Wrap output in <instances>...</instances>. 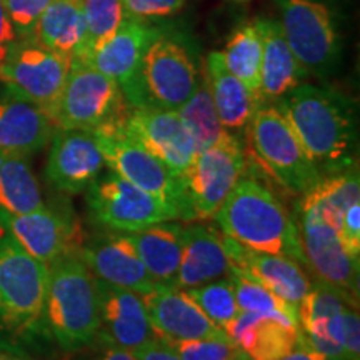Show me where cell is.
<instances>
[{
  "instance_id": "277c9868",
  "label": "cell",
  "mask_w": 360,
  "mask_h": 360,
  "mask_svg": "<svg viewBox=\"0 0 360 360\" xmlns=\"http://www.w3.org/2000/svg\"><path fill=\"white\" fill-rule=\"evenodd\" d=\"M49 265L32 257L0 227V332L15 339L47 334Z\"/></svg>"
},
{
  "instance_id": "603a6c76",
  "label": "cell",
  "mask_w": 360,
  "mask_h": 360,
  "mask_svg": "<svg viewBox=\"0 0 360 360\" xmlns=\"http://www.w3.org/2000/svg\"><path fill=\"white\" fill-rule=\"evenodd\" d=\"M56 124L35 103L13 96L0 94V152L30 157L52 141Z\"/></svg>"
},
{
  "instance_id": "7bdbcfd3",
  "label": "cell",
  "mask_w": 360,
  "mask_h": 360,
  "mask_svg": "<svg viewBox=\"0 0 360 360\" xmlns=\"http://www.w3.org/2000/svg\"><path fill=\"white\" fill-rule=\"evenodd\" d=\"M19 39L17 37L15 30H13V25L11 19H8L6 7H4L2 0H0V62L6 57V53L11 49V45Z\"/></svg>"
},
{
  "instance_id": "8d00e7d4",
  "label": "cell",
  "mask_w": 360,
  "mask_h": 360,
  "mask_svg": "<svg viewBox=\"0 0 360 360\" xmlns=\"http://www.w3.org/2000/svg\"><path fill=\"white\" fill-rule=\"evenodd\" d=\"M182 360H236L240 350L229 339L167 342Z\"/></svg>"
},
{
  "instance_id": "d6986e66",
  "label": "cell",
  "mask_w": 360,
  "mask_h": 360,
  "mask_svg": "<svg viewBox=\"0 0 360 360\" xmlns=\"http://www.w3.org/2000/svg\"><path fill=\"white\" fill-rule=\"evenodd\" d=\"M96 287L101 310V332L97 339L130 352L159 339L152 328L142 295L98 281L97 277Z\"/></svg>"
},
{
  "instance_id": "b9f144b4",
  "label": "cell",
  "mask_w": 360,
  "mask_h": 360,
  "mask_svg": "<svg viewBox=\"0 0 360 360\" xmlns=\"http://www.w3.org/2000/svg\"><path fill=\"white\" fill-rule=\"evenodd\" d=\"M135 360H182L179 354L162 339H154L134 350Z\"/></svg>"
},
{
  "instance_id": "ab89813d",
  "label": "cell",
  "mask_w": 360,
  "mask_h": 360,
  "mask_svg": "<svg viewBox=\"0 0 360 360\" xmlns=\"http://www.w3.org/2000/svg\"><path fill=\"white\" fill-rule=\"evenodd\" d=\"M339 237L344 249L354 259H360V204L349 207L342 219Z\"/></svg>"
},
{
  "instance_id": "7dc6e473",
  "label": "cell",
  "mask_w": 360,
  "mask_h": 360,
  "mask_svg": "<svg viewBox=\"0 0 360 360\" xmlns=\"http://www.w3.org/2000/svg\"><path fill=\"white\" fill-rule=\"evenodd\" d=\"M237 2H245V0H237Z\"/></svg>"
},
{
  "instance_id": "ba28073f",
  "label": "cell",
  "mask_w": 360,
  "mask_h": 360,
  "mask_svg": "<svg viewBox=\"0 0 360 360\" xmlns=\"http://www.w3.org/2000/svg\"><path fill=\"white\" fill-rule=\"evenodd\" d=\"M281 29L309 77L327 79L339 69L340 35L334 12L323 0H276Z\"/></svg>"
},
{
  "instance_id": "5bb4252c",
  "label": "cell",
  "mask_w": 360,
  "mask_h": 360,
  "mask_svg": "<svg viewBox=\"0 0 360 360\" xmlns=\"http://www.w3.org/2000/svg\"><path fill=\"white\" fill-rule=\"evenodd\" d=\"M297 229L305 265L321 281L359 299L360 259H354L342 245L339 231L328 224L314 205L300 200L297 205Z\"/></svg>"
},
{
  "instance_id": "484cf974",
  "label": "cell",
  "mask_w": 360,
  "mask_h": 360,
  "mask_svg": "<svg viewBox=\"0 0 360 360\" xmlns=\"http://www.w3.org/2000/svg\"><path fill=\"white\" fill-rule=\"evenodd\" d=\"M297 332L278 319L240 310L225 327V334L238 350L252 360H278L297 344Z\"/></svg>"
},
{
  "instance_id": "83f0119b",
  "label": "cell",
  "mask_w": 360,
  "mask_h": 360,
  "mask_svg": "<svg viewBox=\"0 0 360 360\" xmlns=\"http://www.w3.org/2000/svg\"><path fill=\"white\" fill-rule=\"evenodd\" d=\"M204 64L220 122L232 134L247 130L255 110L262 105L260 98L225 67L220 52H210Z\"/></svg>"
},
{
  "instance_id": "ac0fdd59",
  "label": "cell",
  "mask_w": 360,
  "mask_h": 360,
  "mask_svg": "<svg viewBox=\"0 0 360 360\" xmlns=\"http://www.w3.org/2000/svg\"><path fill=\"white\" fill-rule=\"evenodd\" d=\"M105 159L96 135L85 130L57 129L51 141L45 177L62 193L85 192L101 177Z\"/></svg>"
},
{
  "instance_id": "ee69618b",
  "label": "cell",
  "mask_w": 360,
  "mask_h": 360,
  "mask_svg": "<svg viewBox=\"0 0 360 360\" xmlns=\"http://www.w3.org/2000/svg\"><path fill=\"white\" fill-rule=\"evenodd\" d=\"M96 342L102 344V349L97 350L96 355L90 360H135L134 354L127 349L117 347V345L109 344V342H103L101 339H97Z\"/></svg>"
},
{
  "instance_id": "cb8c5ba5",
  "label": "cell",
  "mask_w": 360,
  "mask_h": 360,
  "mask_svg": "<svg viewBox=\"0 0 360 360\" xmlns=\"http://www.w3.org/2000/svg\"><path fill=\"white\" fill-rule=\"evenodd\" d=\"M231 272L222 236L204 224L184 225V252L172 289H192Z\"/></svg>"
},
{
  "instance_id": "f1b7e54d",
  "label": "cell",
  "mask_w": 360,
  "mask_h": 360,
  "mask_svg": "<svg viewBox=\"0 0 360 360\" xmlns=\"http://www.w3.org/2000/svg\"><path fill=\"white\" fill-rule=\"evenodd\" d=\"M84 35L85 24L80 0H52L29 39L74 58L82 47Z\"/></svg>"
},
{
  "instance_id": "f546056e",
  "label": "cell",
  "mask_w": 360,
  "mask_h": 360,
  "mask_svg": "<svg viewBox=\"0 0 360 360\" xmlns=\"http://www.w3.org/2000/svg\"><path fill=\"white\" fill-rule=\"evenodd\" d=\"M44 205L42 191L29 157L0 152V210L20 215Z\"/></svg>"
},
{
  "instance_id": "4dcf8cb0",
  "label": "cell",
  "mask_w": 360,
  "mask_h": 360,
  "mask_svg": "<svg viewBox=\"0 0 360 360\" xmlns=\"http://www.w3.org/2000/svg\"><path fill=\"white\" fill-rule=\"evenodd\" d=\"M225 67L260 98V65H262V34L257 19L244 22L233 30L225 44ZM262 102V101H260Z\"/></svg>"
},
{
  "instance_id": "3957f363",
  "label": "cell",
  "mask_w": 360,
  "mask_h": 360,
  "mask_svg": "<svg viewBox=\"0 0 360 360\" xmlns=\"http://www.w3.org/2000/svg\"><path fill=\"white\" fill-rule=\"evenodd\" d=\"M45 328L64 352H77L96 344L101 310L96 277L79 254L49 265Z\"/></svg>"
},
{
  "instance_id": "4316f807",
  "label": "cell",
  "mask_w": 360,
  "mask_h": 360,
  "mask_svg": "<svg viewBox=\"0 0 360 360\" xmlns=\"http://www.w3.org/2000/svg\"><path fill=\"white\" fill-rule=\"evenodd\" d=\"M119 233L159 285H174L184 252V225L160 222L137 232Z\"/></svg>"
},
{
  "instance_id": "60d3db41",
  "label": "cell",
  "mask_w": 360,
  "mask_h": 360,
  "mask_svg": "<svg viewBox=\"0 0 360 360\" xmlns=\"http://www.w3.org/2000/svg\"><path fill=\"white\" fill-rule=\"evenodd\" d=\"M344 350L347 360H360L359 305L347 304L344 309Z\"/></svg>"
},
{
  "instance_id": "7a4b0ae2",
  "label": "cell",
  "mask_w": 360,
  "mask_h": 360,
  "mask_svg": "<svg viewBox=\"0 0 360 360\" xmlns=\"http://www.w3.org/2000/svg\"><path fill=\"white\" fill-rule=\"evenodd\" d=\"M214 219L224 236L238 244L305 265L295 220L282 202L255 179H238Z\"/></svg>"
},
{
  "instance_id": "9c48e42d",
  "label": "cell",
  "mask_w": 360,
  "mask_h": 360,
  "mask_svg": "<svg viewBox=\"0 0 360 360\" xmlns=\"http://www.w3.org/2000/svg\"><path fill=\"white\" fill-rule=\"evenodd\" d=\"M94 135L105 159V165H109L112 172L142 191L174 204L182 219H192L184 175L174 172L165 162L124 132L122 124L98 130Z\"/></svg>"
},
{
  "instance_id": "d4e9b609",
  "label": "cell",
  "mask_w": 360,
  "mask_h": 360,
  "mask_svg": "<svg viewBox=\"0 0 360 360\" xmlns=\"http://www.w3.org/2000/svg\"><path fill=\"white\" fill-rule=\"evenodd\" d=\"M262 34V65H260V101L276 103L309 79L287 44L276 19H257Z\"/></svg>"
},
{
  "instance_id": "6da1fadb",
  "label": "cell",
  "mask_w": 360,
  "mask_h": 360,
  "mask_svg": "<svg viewBox=\"0 0 360 360\" xmlns=\"http://www.w3.org/2000/svg\"><path fill=\"white\" fill-rule=\"evenodd\" d=\"M274 105L294 129L321 179L359 165V112L352 98L304 82Z\"/></svg>"
},
{
  "instance_id": "4fadbf2b",
  "label": "cell",
  "mask_w": 360,
  "mask_h": 360,
  "mask_svg": "<svg viewBox=\"0 0 360 360\" xmlns=\"http://www.w3.org/2000/svg\"><path fill=\"white\" fill-rule=\"evenodd\" d=\"M0 227L22 249L47 265L69 254H79L85 242L82 225L67 205H44L20 215L0 210Z\"/></svg>"
},
{
  "instance_id": "e0dca14e",
  "label": "cell",
  "mask_w": 360,
  "mask_h": 360,
  "mask_svg": "<svg viewBox=\"0 0 360 360\" xmlns=\"http://www.w3.org/2000/svg\"><path fill=\"white\" fill-rule=\"evenodd\" d=\"M122 130L180 175L187 172L197 155L192 135L177 110L130 107L122 122Z\"/></svg>"
},
{
  "instance_id": "52a82bcc",
  "label": "cell",
  "mask_w": 360,
  "mask_h": 360,
  "mask_svg": "<svg viewBox=\"0 0 360 360\" xmlns=\"http://www.w3.org/2000/svg\"><path fill=\"white\" fill-rule=\"evenodd\" d=\"M247 132L257 160L285 191L305 195L321 180L294 129L274 103L255 110Z\"/></svg>"
},
{
  "instance_id": "f35d334b",
  "label": "cell",
  "mask_w": 360,
  "mask_h": 360,
  "mask_svg": "<svg viewBox=\"0 0 360 360\" xmlns=\"http://www.w3.org/2000/svg\"><path fill=\"white\" fill-rule=\"evenodd\" d=\"M187 0H122L124 15L130 19H167L182 11Z\"/></svg>"
},
{
  "instance_id": "1f68e13d",
  "label": "cell",
  "mask_w": 360,
  "mask_h": 360,
  "mask_svg": "<svg viewBox=\"0 0 360 360\" xmlns=\"http://www.w3.org/2000/svg\"><path fill=\"white\" fill-rule=\"evenodd\" d=\"M302 200L314 205L322 217L339 231L344 214L360 200L359 165L322 177L302 195Z\"/></svg>"
},
{
  "instance_id": "bcb514c9",
  "label": "cell",
  "mask_w": 360,
  "mask_h": 360,
  "mask_svg": "<svg viewBox=\"0 0 360 360\" xmlns=\"http://www.w3.org/2000/svg\"><path fill=\"white\" fill-rule=\"evenodd\" d=\"M236 360H252V359H250V357H247V355L240 350V352H238V355H237V359H236Z\"/></svg>"
},
{
  "instance_id": "9a60e30c",
  "label": "cell",
  "mask_w": 360,
  "mask_h": 360,
  "mask_svg": "<svg viewBox=\"0 0 360 360\" xmlns=\"http://www.w3.org/2000/svg\"><path fill=\"white\" fill-rule=\"evenodd\" d=\"M164 27L152 20H141L125 17L117 32L101 45L85 62L94 69L114 80L122 90L129 107H142L141 96V65L143 53Z\"/></svg>"
},
{
  "instance_id": "836d02e7",
  "label": "cell",
  "mask_w": 360,
  "mask_h": 360,
  "mask_svg": "<svg viewBox=\"0 0 360 360\" xmlns=\"http://www.w3.org/2000/svg\"><path fill=\"white\" fill-rule=\"evenodd\" d=\"M229 278H231L233 292H236L238 309L244 310V312H257L269 315V317L278 319V321L287 323V326L299 328L297 310L292 305L283 302L281 297L270 292L267 287H264L247 270L231 264Z\"/></svg>"
},
{
  "instance_id": "8992f818",
  "label": "cell",
  "mask_w": 360,
  "mask_h": 360,
  "mask_svg": "<svg viewBox=\"0 0 360 360\" xmlns=\"http://www.w3.org/2000/svg\"><path fill=\"white\" fill-rule=\"evenodd\" d=\"M200 72L188 39L162 29L142 58V107L179 110L195 92Z\"/></svg>"
},
{
  "instance_id": "ffe728a7",
  "label": "cell",
  "mask_w": 360,
  "mask_h": 360,
  "mask_svg": "<svg viewBox=\"0 0 360 360\" xmlns=\"http://www.w3.org/2000/svg\"><path fill=\"white\" fill-rule=\"evenodd\" d=\"M142 300L152 328L162 340L229 339L225 330L210 322L182 290L159 285L150 294L142 295Z\"/></svg>"
},
{
  "instance_id": "2e32d148",
  "label": "cell",
  "mask_w": 360,
  "mask_h": 360,
  "mask_svg": "<svg viewBox=\"0 0 360 360\" xmlns=\"http://www.w3.org/2000/svg\"><path fill=\"white\" fill-rule=\"evenodd\" d=\"M359 305L347 292L317 278L297 307V340L327 360H347L344 350V309Z\"/></svg>"
},
{
  "instance_id": "7c38bea8",
  "label": "cell",
  "mask_w": 360,
  "mask_h": 360,
  "mask_svg": "<svg viewBox=\"0 0 360 360\" xmlns=\"http://www.w3.org/2000/svg\"><path fill=\"white\" fill-rule=\"evenodd\" d=\"M245 165L244 146L232 132L193 157L184 174L192 219H212L245 172Z\"/></svg>"
},
{
  "instance_id": "f6af8a7d",
  "label": "cell",
  "mask_w": 360,
  "mask_h": 360,
  "mask_svg": "<svg viewBox=\"0 0 360 360\" xmlns=\"http://www.w3.org/2000/svg\"><path fill=\"white\" fill-rule=\"evenodd\" d=\"M0 360H39L11 340L0 339Z\"/></svg>"
},
{
  "instance_id": "d590c367",
  "label": "cell",
  "mask_w": 360,
  "mask_h": 360,
  "mask_svg": "<svg viewBox=\"0 0 360 360\" xmlns=\"http://www.w3.org/2000/svg\"><path fill=\"white\" fill-rule=\"evenodd\" d=\"M182 292L187 299H191L202 310V314L210 322L222 328V330H225V327L240 312L229 276L204 283V285L192 287V289H182Z\"/></svg>"
},
{
  "instance_id": "d6a6232c",
  "label": "cell",
  "mask_w": 360,
  "mask_h": 360,
  "mask_svg": "<svg viewBox=\"0 0 360 360\" xmlns=\"http://www.w3.org/2000/svg\"><path fill=\"white\" fill-rule=\"evenodd\" d=\"M177 112L192 135L197 154L204 148L217 143L220 139H224L229 134V130L220 122L217 110H215L204 62H202L200 80L195 92Z\"/></svg>"
},
{
  "instance_id": "30bf717a",
  "label": "cell",
  "mask_w": 360,
  "mask_h": 360,
  "mask_svg": "<svg viewBox=\"0 0 360 360\" xmlns=\"http://www.w3.org/2000/svg\"><path fill=\"white\" fill-rule=\"evenodd\" d=\"M72 60L32 39H17L0 62V82L13 96L35 103L52 119Z\"/></svg>"
},
{
  "instance_id": "e575fe53",
  "label": "cell",
  "mask_w": 360,
  "mask_h": 360,
  "mask_svg": "<svg viewBox=\"0 0 360 360\" xmlns=\"http://www.w3.org/2000/svg\"><path fill=\"white\" fill-rule=\"evenodd\" d=\"M84 13L85 35L82 47L74 58H89L101 45L109 40L122 24V0H80Z\"/></svg>"
},
{
  "instance_id": "7402d4cb",
  "label": "cell",
  "mask_w": 360,
  "mask_h": 360,
  "mask_svg": "<svg viewBox=\"0 0 360 360\" xmlns=\"http://www.w3.org/2000/svg\"><path fill=\"white\" fill-rule=\"evenodd\" d=\"M222 244L229 262L247 270L264 287L297 310L312 283L299 262L283 255L250 249L227 236H222Z\"/></svg>"
},
{
  "instance_id": "8fae6325",
  "label": "cell",
  "mask_w": 360,
  "mask_h": 360,
  "mask_svg": "<svg viewBox=\"0 0 360 360\" xmlns=\"http://www.w3.org/2000/svg\"><path fill=\"white\" fill-rule=\"evenodd\" d=\"M85 192L90 219L114 232H137L182 219L174 204L142 191L112 170L98 177Z\"/></svg>"
},
{
  "instance_id": "74e56055",
  "label": "cell",
  "mask_w": 360,
  "mask_h": 360,
  "mask_svg": "<svg viewBox=\"0 0 360 360\" xmlns=\"http://www.w3.org/2000/svg\"><path fill=\"white\" fill-rule=\"evenodd\" d=\"M52 0H2L19 39H29L37 20Z\"/></svg>"
},
{
  "instance_id": "44dd1931",
  "label": "cell",
  "mask_w": 360,
  "mask_h": 360,
  "mask_svg": "<svg viewBox=\"0 0 360 360\" xmlns=\"http://www.w3.org/2000/svg\"><path fill=\"white\" fill-rule=\"evenodd\" d=\"M79 255L98 281L132 290L139 295L150 294L159 287L119 232L84 242Z\"/></svg>"
},
{
  "instance_id": "5b68a950",
  "label": "cell",
  "mask_w": 360,
  "mask_h": 360,
  "mask_svg": "<svg viewBox=\"0 0 360 360\" xmlns=\"http://www.w3.org/2000/svg\"><path fill=\"white\" fill-rule=\"evenodd\" d=\"M129 109L122 90L114 80L82 58H74L52 122L57 129L94 134L122 124Z\"/></svg>"
}]
</instances>
